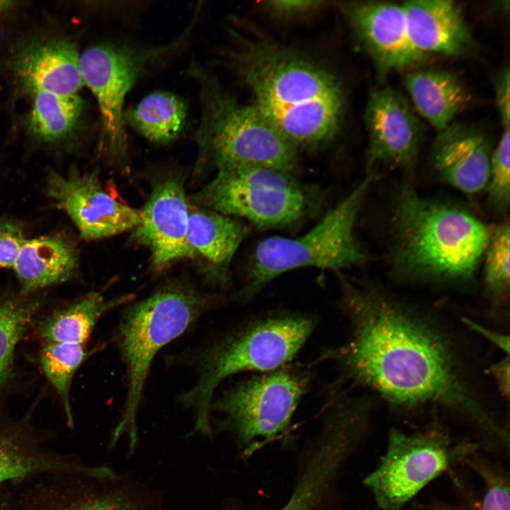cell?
Listing matches in <instances>:
<instances>
[{"instance_id": "obj_6", "label": "cell", "mask_w": 510, "mask_h": 510, "mask_svg": "<svg viewBox=\"0 0 510 510\" xmlns=\"http://www.w3.org/2000/svg\"><path fill=\"white\" fill-rule=\"evenodd\" d=\"M187 72L198 87L200 117L194 141L200 166L296 171L297 148L253 104L239 103L212 72L196 62H191Z\"/></svg>"}, {"instance_id": "obj_29", "label": "cell", "mask_w": 510, "mask_h": 510, "mask_svg": "<svg viewBox=\"0 0 510 510\" xmlns=\"http://www.w3.org/2000/svg\"><path fill=\"white\" fill-rule=\"evenodd\" d=\"M482 261L487 293L495 299L504 298L509 292L510 282V225L508 219L490 229Z\"/></svg>"}, {"instance_id": "obj_33", "label": "cell", "mask_w": 510, "mask_h": 510, "mask_svg": "<svg viewBox=\"0 0 510 510\" xmlns=\"http://www.w3.org/2000/svg\"><path fill=\"white\" fill-rule=\"evenodd\" d=\"M319 1H269L264 6L273 13L281 16H292L312 11L322 6Z\"/></svg>"}, {"instance_id": "obj_5", "label": "cell", "mask_w": 510, "mask_h": 510, "mask_svg": "<svg viewBox=\"0 0 510 510\" xmlns=\"http://www.w3.org/2000/svg\"><path fill=\"white\" fill-rule=\"evenodd\" d=\"M226 300L222 294L205 293L187 280L174 279L162 284L144 298L125 305L113 341L125 367L126 393L109 448L124 435L130 453L137 446L138 411L157 353Z\"/></svg>"}, {"instance_id": "obj_37", "label": "cell", "mask_w": 510, "mask_h": 510, "mask_svg": "<svg viewBox=\"0 0 510 510\" xmlns=\"http://www.w3.org/2000/svg\"><path fill=\"white\" fill-rule=\"evenodd\" d=\"M13 2L10 1H0V16L11 9Z\"/></svg>"}, {"instance_id": "obj_4", "label": "cell", "mask_w": 510, "mask_h": 510, "mask_svg": "<svg viewBox=\"0 0 510 510\" xmlns=\"http://www.w3.org/2000/svg\"><path fill=\"white\" fill-rule=\"evenodd\" d=\"M312 314L285 309L259 314L217 335L190 353L185 363L193 385L178 396L194 416L191 434L212 436L211 406L219 385L242 372L265 373L289 364L313 332Z\"/></svg>"}, {"instance_id": "obj_10", "label": "cell", "mask_w": 510, "mask_h": 510, "mask_svg": "<svg viewBox=\"0 0 510 510\" xmlns=\"http://www.w3.org/2000/svg\"><path fill=\"white\" fill-rule=\"evenodd\" d=\"M310 194L292 173L259 166L217 170L190 201L247 220L259 230L288 227L306 215Z\"/></svg>"}, {"instance_id": "obj_21", "label": "cell", "mask_w": 510, "mask_h": 510, "mask_svg": "<svg viewBox=\"0 0 510 510\" xmlns=\"http://www.w3.org/2000/svg\"><path fill=\"white\" fill-rule=\"evenodd\" d=\"M87 465L52 453L23 426L0 424V484L40 476L74 474Z\"/></svg>"}, {"instance_id": "obj_20", "label": "cell", "mask_w": 510, "mask_h": 510, "mask_svg": "<svg viewBox=\"0 0 510 510\" xmlns=\"http://www.w3.org/2000/svg\"><path fill=\"white\" fill-rule=\"evenodd\" d=\"M402 6L410 40L423 55H456L470 45L469 28L454 1L409 0Z\"/></svg>"}, {"instance_id": "obj_3", "label": "cell", "mask_w": 510, "mask_h": 510, "mask_svg": "<svg viewBox=\"0 0 510 510\" xmlns=\"http://www.w3.org/2000/svg\"><path fill=\"white\" fill-rule=\"evenodd\" d=\"M391 270L399 278L465 283L482 261L490 229L463 206L419 193L405 181L390 217Z\"/></svg>"}, {"instance_id": "obj_27", "label": "cell", "mask_w": 510, "mask_h": 510, "mask_svg": "<svg viewBox=\"0 0 510 510\" xmlns=\"http://www.w3.org/2000/svg\"><path fill=\"white\" fill-rule=\"evenodd\" d=\"M91 353L86 345L65 343H45L40 353L42 369L62 402L69 426H73L69 400L72 382Z\"/></svg>"}, {"instance_id": "obj_7", "label": "cell", "mask_w": 510, "mask_h": 510, "mask_svg": "<svg viewBox=\"0 0 510 510\" xmlns=\"http://www.w3.org/2000/svg\"><path fill=\"white\" fill-rule=\"evenodd\" d=\"M375 176L367 172L355 188L305 234L293 239L273 236L259 242L234 300L249 302L272 280L293 269L316 267L338 272L365 263L368 257L357 242L355 227Z\"/></svg>"}, {"instance_id": "obj_11", "label": "cell", "mask_w": 510, "mask_h": 510, "mask_svg": "<svg viewBox=\"0 0 510 510\" xmlns=\"http://www.w3.org/2000/svg\"><path fill=\"white\" fill-rule=\"evenodd\" d=\"M475 444L455 443L438 428L407 434L392 429L385 454L364 480L384 510H400L443 471L467 460Z\"/></svg>"}, {"instance_id": "obj_15", "label": "cell", "mask_w": 510, "mask_h": 510, "mask_svg": "<svg viewBox=\"0 0 510 510\" xmlns=\"http://www.w3.org/2000/svg\"><path fill=\"white\" fill-rule=\"evenodd\" d=\"M368 132V171L378 169L411 170L422 140L421 123L407 98L386 86L370 97L365 112Z\"/></svg>"}, {"instance_id": "obj_34", "label": "cell", "mask_w": 510, "mask_h": 510, "mask_svg": "<svg viewBox=\"0 0 510 510\" xmlns=\"http://www.w3.org/2000/svg\"><path fill=\"white\" fill-rule=\"evenodd\" d=\"M509 70L499 74L495 83L496 103L504 129L509 128Z\"/></svg>"}, {"instance_id": "obj_9", "label": "cell", "mask_w": 510, "mask_h": 510, "mask_svg": "<svg viewBox=\"0 0 510 510\" xmlns=\"http://www.w3.org/2000/svg\"><path fill=\"white\" fill-rule=\"evenodd\" d=\"M312 379L307 368L287 364L239 380L214 398L211 415L251 453L289 431Z\"/></svg>"}, {"instance_id": "obj_32", "label": "cell", "mask_w": 510, "mask_h": 510, "mask_svg": "<svg viewBox=\"0 0 510 510\" xmlns=\"http://www.w3.org/2000/svg\"><path fill=\"white\" fill-rule=\"evenodd\" d=\"M27 239L21 222L11 218L0 219V268H13Z\"/></svg>"}, {"instance_id": "obj_23", "label": "cell", "mask_w": 510, "mask_h": 510, "mask_svg": "<svg viewBox=\"0 0 510 510\" xmlns=\"http://www.w3.org/2000/svg\"><path fill=\"white\" fill-rule=\"evenodd\" d=\"M405 86L416 111L438 132L453 123L468 101L464 86L448 72L409 73L405 77Z\"/></svg>"}, {"instance_id": "obj_30", "label": "cell", "mask_w": 510, "mask_h": 510, "mask_svg": "<svg viewBox=\"0 0 510 510\" xmlns=\"http://www.w3.org/2000/svg\"><path fill=\"white\" fill-rule=\"evenodd\" d=\"M485 188L489 204L497 212L505 215L510 203V135L504 131L492 151Z\"/></svg>"}, {"instance_id": "obj_35", "label": "cell", "mask_w": 510, "mask_h": 510, "mask_svg": "<svg viewBox=\"0 0 510 510\" xmlns=\"http://www.w3.org/2000/svg\"><path fill=\"white\" fill-rule=\"evenodd\" d=\"M463 321L472 330L482 335L494 345L497 346L502 351L509 355V339L508 336L487 329L481 324H477L466 317L463 318Z\"/></svg>"}, {"instance_id": "obj_8", "label": "cell", "mask_w": 510, "mask_h": 510, "mask_svg": "<svg viewBox=\"0 0 510 510\" xmlns=\"http://www.w3.org/2000/svg\"><path fill=\"white\" fill-rule=\"evenodd\" d=\"M200 11L198 7L189 24L171 41L140 45L110 40L92 45L80 54L84 85L94 95L100 113L101 149L111 162H123L128 154L124 113L128 94L144 75L187 45Z\"/></svg>"}, {"instance_id": "obj_13", "label": "cell", "mask_w": 510, "mask_h": 510, "mask_svg": "<svg viewBox=\"0 0 510 510\" xmlns=\"http://www.w3.org/2000/svg\"><path fill=\"white\" fill-rule=\"evenodd\" d=\"M45 193L70 217L81 236L98 240L134 230L140 211L118 201L102 186L96 173L48 171Z\"/></svg>"}, {"instance_id": "obj_12", "label": "cell", "mask_w": 510, "mask_h": 510, "mask_svg": "<svg viewBox=\"0 0 510 510\" xmlns=\"http://www.w3.org/2000/svg\"><path fill=\"white\" fill-rule=\"evenodd\" d=\"M52 477L24 493L13 510H159L142 488L106 466Z\"/></svg>"}, {"instance_id": "obj_18", "label": "cell", "mask_w": 510, "mask_h": 510, "mask_svg": "<svg viewBox=\"0 0 510 510\" xmlns=\"http://www.w3.org/2000/svg\"><path fill=\"white\" fill-rule=\"evenodd\" d=\"M249 227L237 218L192 203L189 200L187 237L194 259L204 264L205 282L227 289L232 284L230 264L247 236Z\"/></svg>"}, {"instance_id": "obj_19", "label": "cell", "mask_w": 510, "mask_h": 510, "mask_svg": "<svg viewBox=\"0 0 510 510\" xmlns=\"http://www.w3.org/2000/svg\"><path fill=\"white\" fill-rule=\"evenodd\" d=\"M13 72L24 89L34 94H77L84 85L80 54L64 38L38 40L23 47L13 60Z\"/></svg>"}, {"instance_id": "obj_36", "label": "cell", "mask_w": 510, "mask_h": 510, "mask_svg": "<svg viewBox=\"0 0 510 510\" xmlns=\"http://www.w3.org/2000/svg\"><path fill=\"white\" fill-rule=\"evenodd\" d=\"M489 373L495 380L499 391L504 397L509 394V356L494 363L489 368Z\"/></svg>"}, {"instance_id": "obj_17", "label": "cell", "mask_w": 510, "mask_h": 510, "mask_svg": "<svg viewBox=\"0 0 510 510\" xmlns=\"http://www.w3.org/2000/svg\"><path fill=\"white\" fill-rule=\"evenodd\" d=\"M492 149L480 130L453 123L438 132L432 149V164L439 178L468 194L486 187Z\"/></svg>"}, {"instance_id": "obj_2", "label": "cell", "mask_w": 510, "mask_h": 510, "mask_svg": "<svg viewBox=\"0 0 510 510\" xmlns=\"http://www.w3.org/2000/svg\"><path fill=\"white\" fill-rule=\"evenodd\" d=\"M227 65L248 86L253 105L290 143L313 147L336 135L344 96L336 79L265 37L230 33Z\"/></svg>"}, {"instance_id": "obj_1", "label": "cell", "mask_w": 510, "mask_h": 510, "mask_svg": "<svg viewBox=\"0 0 510 510\" xmlns=\"http://www.w3.org/2000/svg\"><path fill=\"white\" fill-rule=\"evenodd\" d=\"M341 295L351 334L322 357L334 362L345 378L394 405L439 404L468 414L496 436L502 433L465 384L447 341L430 324L378 290L343 278Z\"/></svg>"}, {"instance_id": "obj_14", "label": "cell", "mask_w": 510, "mask_h": 510, "mask_svg": "<svg viewBox=\"0 0 510 510\" xmlns=\"http://www.w3.org/2000/svg\"><path fill=\"white\" fill-rule=\"evenodd\" d=\"M139 211L140 222L133 230L132 239L149 250L155 271L194 259L187 237L189 198L181 176H169L157 181Z\"/></svg>"}, {"instance_id": "obj_25", "label": "cell", "mask_w": 510, "mask_h": 510, "mask_svg": "<svg viewBox=\"0 0 510 510\" xmlns=\"http://www.w3.org/2000/svg\"><path fill=\"white\" fill-rule=\"evenodd\" d=\"M186 118L187 108L183 101L164 91L145 96L124 113L126 126L147 140L160 144H169L181 135Z\"/></svg>"}, {"instance_id": "obj_28", "label": "cell", "mask_w": 510, "mask_h": 510, "mask_svg": "<svg viewBox=\"0 0 510 510\" xmlns=\"http://www.w3.org/2000/svg\"><path fill=\"white\" fill-rule=\"evenodd\" d=\"M38 307L35 302L13 298L0 300V390L11 376L16 346Z\"/></svg>"}, {"instance_id": "obj_31", "label": "cell", "mask_w": 510, "mask_h": 510, "mask_svg": "<svg viewBox=\"0 0 510 510\" xmlns=\"http://www.w3.org/2000/svg\"><path fill=\"white\" fill-rule=\"evenodd\" d=\"M473 469L483 477L484 494L479 506L473 510H510L509 485L502 474L476 459L466 460ZM434 510H456L435 506Z\"/></svg>"}, {"instance_id": "obj_26", "label": "cell", "mask_w": 510, "mask_h": 510, "mask_svg": "<svg viewBox=\"0 0 510 510\" xmlns=\"http://www.w3.org/2000/svg\"><path fill=\"white\" fill-rule=\"evenodd\" d=\"M33 96L28 120L33 135L47 144L64 142L72 136L82 113L80 96L49 92H38Z\"/></svg>"}, {"instance_id": "obj_16", "label": "cell", "mask_w": 510, "mask_h": 510, "mask_svg": "<svg viewBox=\"0 0 510 510\" xmlns=\"http://www.w3.org/2000/svg\"><path fill=\"white\" fill-rule=\"evenodd\" d=\"M346 11L357 38L380 74L423 60L425 55L410 40L402 5L358 2L348 5Z\"/></svg>"}, {"instance_id": "obj_22", "label": "cell", "mask_w": 510, "mask_h": 510, "mask_svg": "<svg viewBox=\"0 0 510 510\" xmlns=\"http://www.w3.org/2000/svg\"><path fill=\"white\" fill-rule=\"evenodd\" d=\"M78 268L75 245L62 234H52L27 239L12 270L24 295L69 281Z\"/></svg>"}, {"instance_id": "obj_24", "label": "cell", "mask_w": 510, "mask_h": 510, "mask_svg": "<svg viewBox=\"0 0 510 510\" xmlns=\"http://www.w3.org/2000/svg\"><path fill=\"white\" fill-rule=\"evenodd\" d=\"M133 299L132 294L106 298L99 292H91L45 318L38 334L45 343L86 345L101 317Z\"/></svg>"}]
</instances>
